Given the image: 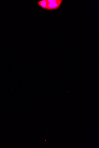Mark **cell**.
Returning <instances> with one entry per match:
<instances>
[{
	"label": "cell",
	"instance_id": "1",
	"mask_svg": "<svg viewBox=\"0 0 99 148\" xmlns=\"http://www.w3.org/2000/svg\"><path fill=\"white\" fill-rule=\"evenodd\" d=\"M63 1L62 0H58L57 2L48 3L46 10H52L59 8Z\"/></svg>",
	"mask_w": 99,
	"mask_h": 148
},
{
	"label": "cell",
	"instance_id": "2",
	"mask_svg": "<svg viewBox=\"0 0 99 148\" xmlns=\"http://www.w3.org/2000/svg\"><path fill=\"white\" fill-rule=\"evenodd\" d=\"M37 3L39 7L46 10L48 4L47 0H42L37 2Z\"/></svg>",
	"mask_w": 99,
	"mask_h": 148
},
{
	"label": "cell",
	"instance_id": "3",
	"mask_svg": "<svg viewBox=\"0 0 99 148\" xmlns=\"http://www.w3.org/2000/svg\"><path fill=\"white\" fill-rule=\"evenodd\" d=\"M58 0H47L48 3H53L57 2Z\"/></svg>",
	"mask_w": 99,
	"mask_h": 148
}]
</instances>
